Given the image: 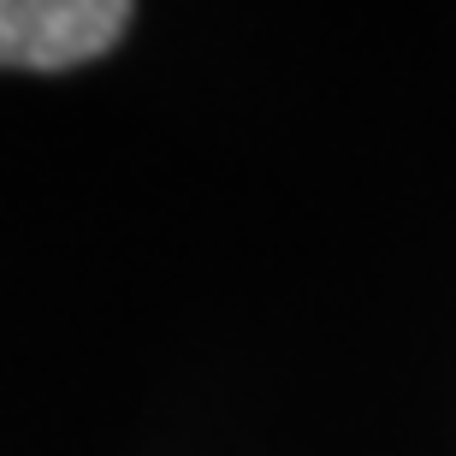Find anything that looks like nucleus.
<instances>
[{
    "mask_svg": "<svg viewBox=\"0 0 456 456\" xmlns=\"http://www.w3.org/2000/svg\"><path fill=\"white\" fill-rule=\"evenodd\" d=\"M125 0H0V66L6 71H71L102 60L131 30Z\"/></svg>",
    "mask_w": 456,
    "mask_h": 456,
    "instance_id": "nucleus-1",
    "label": "nucleus"
}]
</instances>
